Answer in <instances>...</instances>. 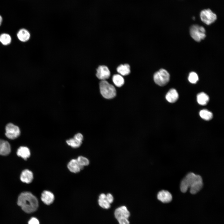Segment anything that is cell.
<instances>
[{"instance_id": "cell-1", "label": "cell", "mask_w": 224, "mask_h": 224, "mask_svg": "<svg viewBox=\"0 0 224 224\" xmlns=\"http://www.w3.org/2000/svg\"><path fill=\"white\" fill-rule=\"evenodd\" d=\"M25 212L30 213L35 211L38 207L36 198L29 192H24L18 197L17 202Z\"/></svg>"}, {"instance_id": "cell-2", "label": "cell", "mask_w": 224, "mask_h": 224, "mask_svg": "<svg viewBox=\"0 0 224 224\" xmlns=\"http://www.w3.org/2000/svg\"><path fill=\"white\" fill-rule=\"evenodd\" d=\"M101 94L105 98L111 99L116 95V90L114 86L105 80H101L100 83Z\"/></svg>"}, {"instance_id": "cell-3", "label": "cell", "mask_w": 224, "mask_h": 224, "mask_svg": "<svg viewBox=\"0 0 224 224\" xmlns=\"http://www.w3.org/2000/svg\"><path fill=\"white\" fill-rule=\"evenodd\" d=\"M170 74L165 69H161L156 72L153 76L155 82L158 85L164 86L167 84L170 80Z\"/></svg>"}, {"instance_id": "cell-4", "label": "cell", "mask_w": 224, "mask_h": 224, "mask_svg": "<svg viewBox=\"0 0 224 224\" xmlns=\"http://www.w3.org/2000/svg\"><path fill=\"white\" fill-rule=\"evenodd\" d=\"M190 33L191 37L198 42L204 39L206 36L204 27L197 25H193L190 27Z\"/></svg>"}, {"instance_id": "cell-5", "label": "cell", "mask_w": 224, "mask_h": 224, "mask_svg": "<svg viewBox=\"0 0 224 224\" xmlns=\"http://www.w3.org/2000/svg\"><path fill=\"white\" fill-rule=\"evenodd\" d=\"M198 175L190 172L182 180L180 185V189L183 193L186 192L197 178Z\"/></svg>"}, {"instance_id": "cell-6", "label": "cell", "mask_w": 224, "mask_h": 224, "mask_svg": "<svg viewBox=\"0 0 224 224\" xmlns=\"http://www.w3.org/2000/svg\"><path fill=\"white\" fill-rule=\"evenodd\" d=\"M200 17L203 23L207 25H209L216 20L217 16L210 9H208L203 10L201 11Z\"/></svg>"}, {"instance_id": "cell-7", "label": "cell", "mask_w": 224, "mask_h": 224, "mask_svg": "<svg viewBox=\"0 0 224 224\" xmlns=\"http://www.w3.org/2000/svg\"><path fill=\"white\" fill-rule=\"evenodd\" d=\"M5 135L9 139H14L18 137L20 134L19 127L14 124L10 123L5 127Z\"/></svg>"}, {"instance_id": "cell-8", "label": "cell", "mask_w": 224, "mask_h": 224, "mask_svg": "<svg viewBox=\"0 0 224 224\" xmlns=\"http://www.w3.org/2000/svg\"><path fill=\"white\" fill-rule=\"evenodd\" d=\"M114 216L118 221L128 219L130 216V212L126 207L122 206L115 209Z\"/></svg>"}, {"instance_id": "cell-9", "label": "cell", "mask_w": 224, "mask_h": 224, "mask_svg": "<svg viewBox=\"0 0 224 224\" xmlns=\"http://www.w3.org/2000/svg\"><path fill=\"white\" fill-rule=\"evenodd\" d=\"M96 76L97 77L102 80H105L109 78L110 76V71L105 65L100 66L96 70Z\"/></svg>"}, {"instance_id": "cell-10", "label": "cell", "mask_w": 224, "mask_h": 224, "mask_svg": "<svg viewBox=\"0 0 224 224\" xmlns=\"http://www.w3.org/2000/svg\"><path fill=\"white\" fill-rule=\"evenodd\" d=\"M83 139L82 134L78 133L75 134L73 138L67 140L66 142L68 145L72 147L77 148L81 145Z\"/></svg>"}, {"instance_id": "cell-11", "label": "cell", "mask_w": 224, "mask_h": 224, "mask_svg": "<svg viewBox=\"0 0 224 224\" xmlns=\"http://www.w3.org/2000/svg\"><path fill=\"white\" fill-rule=\"evenodd\" d=\"M203 182L201 177L198 175L195 180L190 187V192L192 194H195L198 192L202 188Z\"/></svg>"}, {"instance_id": "cell-12", "label": "cell", "mask_w": 224, "mask_h": 224, "mask_svg": "<svg viewBox=\"0 0 224 224\" xmlns=\"http://www.w3.org/2000/svg\"><path fill=\"white\" fill-rule=\"evenodd\" d=\"M158 199L163 203H168L172 200L171 194L169 191L165 190H162L157 194Z\"/></svg>"}, {"instance_id": "cell-13", "label": "cell", "mask_w": 224, "mask_h": 224, "mask_svg": "<svg viewBox=\"0 0 224 224\" xmlns=\"http://www.w3.org/2000/svg\"><path fill=\"white\" fill-rule=\"evenodd\" d=\"M41 198L44 204L49 205L52 203L54 201V196L51 192L48 190H44L41 194Z\"/></svg>"}, {"instance_id": "cell-14", "label": "cell", "mask_w": 224, "mask_h": 224, "mask_svg": "<svg viewBox=\"0 0 224 224\" xmlns=\"http://www.w3.org/2000/svg\"><path fill=\"white\" fill-rule=\"evenodd\" d=\"M67 166L70 171L74 173L79 172L83 169L79 164L77 159L70 160L68 163Z\"/></svg>"}, {"instance_id": "cell-15", "label": "cell", "mask_w": 224, "mask_h": 224, "mask_svg": "<svg viewBox=\"0 0 224 224\" xmlns=\"http://www.w3.org/2000/svg\"><path fill=\"white\" fill-rule=\"evenodd\" d=\"M11 151V147L9 143L7 141L0 139V155L6 156Z\"/></svg>"}, {"instance_id": "cell-16", "label": "cell", "mask_w": 224, "mask_h": 224, "mask_svg": "<svg viewBox=\"0 0 224 224\" xmlns=\"http://www.w3.org/2000/svg\"><path fill=\"white\" fill-rule=\"evenodd\" d=\"M33 178L32 172L30 170L26 169L22 171L20 176L21 180L23 182L30 183L32 182Z\"/></svg>"}, {"instance_id": "cell-17", "label": "cell", "mask_w": 224, "mask_h": 224, "mask_svg": "<svg viewBox=\"0 0 224 224\" xmlns=\"http://www.w3.org/2000/svg\"><path fill=\"white\" fill-rule=\"evenodd\" d=\"M179 97L178 93L174 89H171L167 92L166 96V100L169 102L173 103L175 102Z\"/></svg>"}, {"instance_id": "cell-18", "label": "cell", "mask_w": 224, "mask_h": 224, "mask_svg": "<svg viewBox=\"0 0 224 224\" xmlns=\"http://www.w3.org/2000/svg\"><path fill=\"white\" fill-rule=\"evenodd\" d=\"M17 36L18 39L21 42H25L30 39V34L29 32L25 29H20L18 32Z\"/></svg>"}, {"instance_id": "cell-19", "label": "cell", "mask_w": 224, "mask_h": 224, "mask_svg": "<svg viewBox=\"0 0 224 224\" xmlns=\"http://www.w3.org/2000/svg\"><path fill=\"white\" fill-rule=\"evenodd\" d=\"M17 155L25 160H26L30 156V152L29 149L26 147H20L17 151Z\"/></svg>"}, {"instance_id": "cell-20", "label": "cell", "mask_w": 224, "mask_h": 224, "mask_svg": "<svg viewBox=\"0 0 224 224\" xmlns=\"http://www.w3.org/2000/svg\"><path fill=\"white\" fill-rule=\"evenodd\" d=\"M117 71L122 76L128 75L130 72V66L128 64H121L117 67Z\"/></svg>"}, {"instance_id": "cell-21", "label": "cell", "mask_w": 224, "mask_h": 224, "mask_svg": "<svg viewBox=\"0 0 224 224\" xmlns=\"http://www.w3.org/2000/svg\"><path fill=\"white\" fill-rule=\"evenodd\" d=\"M106 195L104 194H101L99 196L98 202L99 205L101 208L108 209L110 208V205L106 198Z\"/></svg>"}, {"instance_id": "cell-22", "label": "cell", "mask_w": 224, "mask_h": 224, "mask_svg": "<svg viewBox=\"0 0 224 224\" xmlns=\"http://www.w3.org/2000/svg\"><path fill=\"white\" fill-rule=\"evenodd\" d=\"M197 100L199 104L201 105H205L208 102L209 96L205 93L201 92L197 96Z\"/></svg>"}, {"instance_id": "cell-23", "label": "cell", "mask_w": 224, "mask_h": 224, "mask_svg": "<svg viewBox=\"0 0 224 224\" xmlns=\"http://www.w3.org/2000/svg\"><path fill=\"white\" fill-rule=\"evenodd\" d=\"M112 81L114 84L118 87L122 86L124 83V78L119 74L114 75L112 77Z\"/></svg>"}, {"instance_id": "cell-24", "label": "cell", "mask_w": 224, "mask_h": 224, "mask_svg": "<svg viewBox=\"0 0 224 224\" xmlns=\"http://www.w3.org/2000/svg\"><path fill=\"white\" fill-rule=\"evenodd\" d=\"M201 117L206 120H209L212 119L213 115L212 113L207 110H201L199 112Z\"/></svg>"}, {"instance_id": "cell-25", "label": "cell", "mask_w": 224, "mask_h": 224, "mask_svg": "<svg viewBox=\"0 0 224 224\" xmlns=\"http://www.w3.org/2000/svg\"><path fill=\"white\" fill-rule=\"evenodd\" d=\"M11 41L10 36L8 34L3 33L0 35V42L4 45L9 44Z\"/></svg>"}, {"instance_id": "cell-26", "label": "cell", "mask_w": 224, "mask_h": 224, "mask_svg": "<svg viewBox=\"0 0 224 224\" xmlns=\"http://www.w3.org/2000/svg\"><path fill=\"white\" fill-rule=\"evenodd\" d=\"M77 159L79 164L83 168L85 166H87L89 164V161L86 157L80 156L78 157Z\"/></svg>"}, {"instance_id": "cell-27", "label": "cell", "mask_w": 224, "mask_h": 224, "mask_svg": "<svg viewBox=\"0 0 224 224\" xmlns=\"http://www.w3.org/2000/svg\"><path fill=\"white\" fill-rule=\"evenodd\" d=\"M188 80L191 83H196L198 80V77L197 74L194 72H191L189 74Z\"/></svg>"}, {"instance_id": "cell-28", "label": "cell", "mask_w": 224, "mask_h": 224, "mask_svg": "<svg viewBox=\"0 0 224 224\" xmlns=\"http://www.w3.org/2000/svg\"><path fill=\"white\" fill-rule=\"evenodd\" d=\"M106 198L110 204L113 202L114 200L113 196L110 193L106 195Z\"/></svg>"}, {"instance_id": "cell-29", "label": "cell", "mask_w": 224, "mask_h": 224, "mask_svg": "<svg viewBox=\"0 0 224 224\" xmlns=\"http://www.w3.org/2000/svg\"><path fill=\"white\" fill-rule=\"evenodd\" d=\"M28 224H40L38 220L35 217L31 218L28 222Z\"/></svg>"}, {"instance_id": "cell-30", "label": "cell", "mask_w": 224, "mask_h": 224, "mask_svg": "<svg viewBox=\"0 0 224 224\" xmlns=\"http://www.w3.org/2000/svg\"><path fill=\"white\" fill-rule=\"evenodd\" d=\"M2 21V17L0 15V26H1Z\"/></svg>"}]
</instances>
